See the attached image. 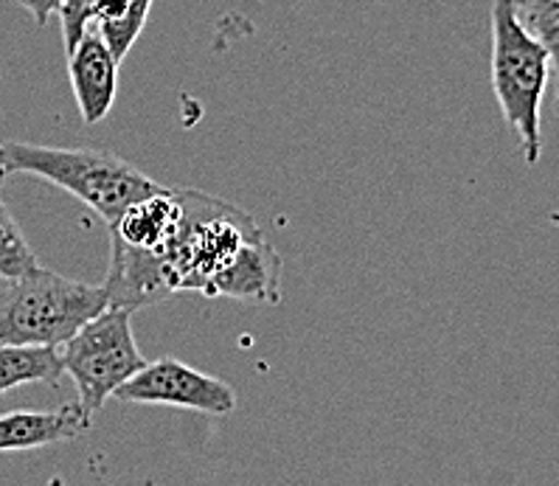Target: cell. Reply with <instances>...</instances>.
<instances>
[{"instance_id": "obj_1", "label": "cell", "mask_w": 559, "mask_h": 486, "mask_svg": "<svg viewBox=\"0 0 559 486\" xmlns=\"http://www.w3.org/2000/svg\"><path fill=\"white\" fill-rule=\"evenodd\" d=\"M0 166L7 175H34L60 186L68 194L85 203L87 209L110 228L132 203L150 198L164 186L150 175L119 158L110 150H91V146H40L23 141H3L0 144Z\"/></svg>"}, {"instance_id": "obj_2", "label": "cell", "mask_w": 559, "mask_h": 486, "mask_svg": "<svg viewBox=\"0 0 559 486\" xmlns=\"http://www.w3.org/2000/svg\"><path fill=\"white\" fill-rule=\"evenodd\" d=\"M107 307L102 284L73 282L37 264L0 282V346L60 348Z\"/></svg>"}, {"instance_id": "obj_3", "label": "cell", "mask_w": 559, "mask_h": 486, "mask_svg": "<svg viewBox=\"0 0 559 486\" xmlns=\"http://www.w3.org/2000/svg\"><path fill=\"white\" fill-rule=\"evenodd\" d=\"M492 26V91L503 121L518 135L528 166L543 155V99L551 82V57L546 46L520 23L512 0H495Z\"/></svg>"}, {"instance_id": "obj_4", "label": "cell", "mask_w": 559, "mask_h": 486, "mask_svg": "<svg viewBox=\"0 0 559 486\" xmlns=\"http://www.w3.org/2000/svg\"><path fill=\"white\" fill-rule=\"evenodd\" d=\"M132 309L107 307L60 346L62 375L73 380L76 402L91 419L146 366L132 335Z\"/></svg>"}, {"instance_id": "obj_5", "label": "cell", "mask_w": 559, "mask_h": 486, "mask_svg": "<svg viewBox=\"0 0 559 486\" xmlns=\"http://www.w3.org/2000/svg\"><path fill=\"white\" fill-rule=\"evenodd\" d=\"M112 400L130 405H164L198 411L209 416H225L237 407V391L205 371L186 366L175 357H160L141 368L139 375L112 394Z\"/></svg>"}, {"instance_id": "obj_6", "label": "cell", "mask_w": 559, "mask_h": 486, "mask_svg": "<svg viewBox=\"0 0 559 486\" xmlns=\"http://www.w3.org/2000/svg\"><path fill=\"white\" fill-rule=\"evenodd\" d=\"M119 66L99 32H87L68 54V80L85 125H99L119 93Z\"/></svg>"}, {"instance_id": "obj_7", "label": "cell", "mask_w": 559, "mask_h": 486, "mask_svg": "<svg viewBox=\"0 0 559 486\" xmlns=\"http://www.w3.org/2000/svg\"><path fill=\"white\" fill-rule=\"evenodd\" d=\"M183 205L178 189H160L150 198L132 203L116 223L110 225V245L130 250L146 259H158L178 234Z\"/></svg>"}, {"instance_id": "obj_8", "label": "cell", "mask_w": 559, "mask_h": 486, "mask_svg": "<svg viewBox=\"0 0 559 486\" xmlns=\"http://www.w3.org/2000/svg\"><path fill=\"white\" fill-rule=\"evenodd\" d=\"M93 425L80 402H68L57 411H12L0 414V453H23L37 447L71 441Z\"/></svg>"}, {"instance_id": "obj_9", "label": "cell", "mask_w": 559, "mask_h": 486, "mask_svg": "<svg viewBox=\"0 0 559 486\" xmlns=\"http://www.w3.org/2000/svg\"><path fill=\"white\" fill-rule=\"evenodd\" d=\"M282 270L278 250L259 237L248 245L230 264L228 273L214 287V298H234L245 304H278L282 301Z\"/></svg>"}, {"instance_id": "obj_10", "label": "cell", "mask_w": 559, "mask_h": 486, "mask_svg": "<svg viewBox=\"0 0 559 486\" xmlns=\"http://www.w3.org/2000/svg\"><path fill=\"white\" fill-rule=\"evenodd\" d=\"M60 377V348L0 346V394H7L12 388L32 386V382L57 386Z\"/></svg>"}, {"instance_id": "obj_11", "label": "cell", "mask_w": 559, "mask_h": 486, "mask_svg": "<svg viewBox=\"0 0 559 486\" xmlns=\"http://www.w3.org/2000/svg\"><path fill=\"white\" fill-rule=\"evenodd\" d=\"M152 0H105L96 14V32L102 34V40L112 51L116 60H124L135 40L141 37L150 17Z\"/></svg>"}, {"instance_id": "obj_12", "label": "cell", "mask_w": 559, "mask_h": 486, "mask_svg": "<svg viewBox=\"0 0 559 486\" xmlns=\"http://www.w3.org/2000/svg\"><path fill=\"white\" fill-rule=\"evenodd\" d=\"M520 23L546 46L551 57V76L557 82L554 107L559 116V0H512Z\"/></svg>"}, {"instance_id": "obj_13", "label": "cell", "mask_w": 559, "mask_h": 486, "mask_svg": "<svg viewBox=\"0 0 559 486\" xmlns=\"http://www.w3.org/2000/svg\"><path fill=\"white\" fill-rule=\"evenodd\" d=\"M37 257H34L32 245L23 237L21 225L12 217L9 205L0 198V282L3 278H17L37 268Z\"/></svg>"}, {"instance_id": "obj_14", "label": "cell", "mask_w": 559, "mask_h": 486, "mask_svg": "<svg viewBox=\"0 0 559 486\" xmlns=\"http://www.w3.org/2000/svg\"><path fill=\"white\" fill-rule=\"evenodd\" d=\"M17 3L32 14V21L37 23V26H46L48 17L60 12L66 0H17Z\"/></svg>"}, {"instance_id": "obj_15", "label": "cell", "mask_w": 559, "mask_h": 486, "mask_svg": "<svg viewBox=\"0 0 559 486\" xmlns=\"http://www.w3.org/2000/svg\"><path fill=\"white\" fill-rule=\"evenodd\" d=\"M48 486H66V481H62L60 475H53V478L48 481Z\"/></svg>"}, {"instance_id": "obj_16", "label": "cell", "mask_w": 559, "mask_h": 486, "mask_svg": "<svg viewBox=\"0 0 559 486\" xmlns=\"http://www.w3.org/2000/svg\"><path fill=\"white\" fill-rule=\"evenodd\" d=\"M548 220H551V225H557V228H559V211H554V214Z\"/></svg>"}, {"instance_id": "obj_17", "label": "cell", "mask_w": 559, "mask_h": 486, "mask_svg": "<svg viewBox=\"0 0 559 486\" xmlns=\"http://www.w3.org/2000/svg\"><path fill=\"white\" fill-rule=\"evenodd\" d=\"M3 180H7V169L0 166V186H3Z\"/></svg>"}]
</instances>
